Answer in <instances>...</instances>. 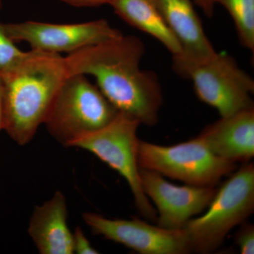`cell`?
I'll use <instances>...</instances> for the list:
<instances>
[{
  "label": "cell",
  "mask_w": 254,
  "mask_h": 254,
  "mask_svg": "<svg viewBox=\"0 0 254 254\" xmlns=\"http://www.w3.org/2000/svg\"><path fill=\"white\" fill-rule=\"evenodd\" d=\"M214 4L223 6L230 14L240 43L254 51V0H213Z\"/></svg>",
  "instance_id": "cell-15"
},
{
  "label": "cell",
  "mask_w": 254,
  "mask_h": 254,
  "mask_svg": "<svg viewBox=\"0 0 254 254\" xmlns=\"http://www.w3.org/2000/svg\"><path fill=\"white\" fill-rule=\"evenodd\" d=\"M141 186L158 210L157 225L169 230H182L189 220L208 208L215 187L177 186L153 170L140 168Z\"/></svg>",
  "instance_id": "cell-10"
},
{
  "label": "cell",
  "mask_w": 254,
  "mask_h": 254,
  "mask_svg": "<svg viewBox=\"0 0 254 254\" xmlns=\"http://www.w3.org/2000/svg\"><path fill=\"white\" fill-rule=\"evenodd\" d=\"M74 7H95L111 4L113 0H60Z\"/></svg>",
  "instance_id": "cell-19"
},
{
  "label": "cell",
  "mask_w": 254,
  "mask_h": 254,
  "mask_svg": "<svg viewBox=\"0 0 254 254\" xmlns=\"http://www.w3.org/2000/svg\"><path fill=\"white\" fill-rule=\"evenodd\" d=\"M68 76L64 57L31 50L0 72L4 127L11 139L24 145L44 124L52 103Z\"/></svg>",
  "instance_id": "cell-2"
},
{
  "label": "cell",
  "mask_w": 254,
  "mask_h": 254,
  "mask_svg": "<svg viewBox=\"0 0 254 254\" xmlns=\"http://www.w3.org/2000/svg\"><path fill=\"white\" fill-rule=\"evenodd\" d=\"M140 124L119 113L116 118L98 131L73 142L69 147L88 150L118 172L130 187L137 210L147 220L156 221L157 213L143 192L138 161Z\"/></svg>",
  "instance_id": "cell-7"
},
{
  "label": "cell",
  "mask_w": 254,
  "mask_h": 254,
  "mask_svg": "<svg viewBox=\"0 0 254 254\" xmlns=\"http://www.w3.org/2000/svg\"><path fill=\"white\" fill-rule=\"evenodd\" d=\"M198 136L219 158L235 163L250 162L254 156V108L222 117Z\"/></svg>",
  "instance_id": "cell-11"
},
{
  "label": "cell",
  "mask_w": 254,
  "mask_h": 254,
  "mask_svg": "<svg viewBox=\"0 0 254 254\" xmlns=\"http://www.w3.org/2000/svg\"><path fill=\"white\" fill-rule=\"evenodd\" d=\"M199 218L190 219L184 230L190 252L208 254L216 250L234 227L254 213V166L248 162L224 182Z\"/></svg>",
  "instance_id": "cell-3"
},
{
  "label": "cell",
  "mask_w": 254,
  "mask_h": 254,
  "mask_svg": "<svg viewBox=\"0 0 254 254\" xmlns=\"http://www.w3.org/2000/svg\"><path fill=\"white\" fill-rule=\"evenodd\" d=\"M145 46L139 38L120 35L65 57L68 75H91L120 113L140 125L155 126L163 104L156 75L140 67Z\"/></svg>",
  "instance_id": "cell-1"
},
{
  "label": "cell",
  "mask_w": 254,
  "mask_h": 254,
  "mask_svg": "<svg viewBox=\"0 0 254 254\" xmlns=\"http://www.w3.org/2000/svg\"><path fill=\"white\" fill-rule=\"evenodd\" d=\"M4 127V108H3V93L1 86V78H0V131L3 130Z\"/></svg>",
  "instance_id": "cell-21"
},
{
  "label": "cell",
  "mask_w": 254,
  "mask_h": 254,
  "mask_svg": "<svg viewBox=\"0 0 254 254\" xmlns=\"http://www.w3.org/2000/svg\"><path fill=\"white\" fill-rule=\"evenodd\" d=\"M11 41L26 42L31 50L68 54L123 34L105 19L72 24L25 21L2 23Z\"/></svg>",
  "instance_id": "cell-8"
},
{
  "label": "cell",
  "mask_w": 254,
  "mask_h": 254,
  "mask_svg": "<svg viewBox=\"0 0 254 254\" xmlns=\"http://www.w3.org/2000/svg\"><path fill=\"white\" fill-rule=\"evenodd\" d=\"M240 230L235 236V244L242 254L254 253V227L247 222L241 224Z\"/></svg>",
  "instance_id": "cell-17"
},
{
  "label": "cell",
  "mask_w": 254,
  "mask_h": 254,
  "mask_svg": "<svg viewBox=\"0 0 254 254\" xmlns=\"http://www.w3.org/2000/svg\"><path fill=\"white\" fill-rule=\"evenodd\" d=\"M115 14L130 26L158 40L174 55L182 48L159 11L154 0H113Z\"/></svg>",
  "instance_id": "cell-14"
},
{
  "label": "cell",
  "mask_w": 254,
  "mask_h": 254,
  "mask_svg": "<svg viewBox=\"0 0 254 254\" xmlns=\"http://www.w3.org/2000/svg\"><path fill=\"white\" fill-rule=\"evenodd\" d=\"M2 8V0H0V10Z\"/></svg>",
  "instance_id": "cell-22"
},
{
  "label": "cell",
  "mask_w": 254,
  "mask_h": 254,
  "mask_svg": "<svg viewBox=\"0 0 254 254\" xmlns=\"http://www.w3.org/2000/svg\"><path fill=\"white\" fill-rule=\"evenodd\" d=\"M67 217L66 198L60 191L35 207L28 232L40 254H73V234L68 227Z\"/></svg>",
  "instance_id": "cell-13"
},
{
  "label": "cell",
  "mask_w": 254,
  "mask_h": 254,
  "mask_svg": "<svg viewBox=\"0 0 254 254\" xmlns=\"http://www.w3.org/2000/svg\"><path fill=\"white\" fill-rule=\"evenodd\" d=\"M120 112L83 74L68 75L57 93L44 124L65 146L106 127Z\"/></svg>",
  "instance_id": "cell-4"
},
{
  "label": "cell",
  "mask_w": 254,
  "mask_h": 254,
  "mask_svg": "<svg viewBox=\"0 0 254 254\" xmlns=\"http://www.w3.org/2000/svg\"><path fill=\"white\" fill-rule=\"evenodd\" d=\"M83 219L95 235L121 244L141 254L190 253V242L184 229L169 230L134 218L108 219L85 213Z\"/></svg>",
  "instance_id": "cell-9"
},
{
  "label": "cell",
  "mask_w": 254,
  "mask_h": 254,
  "mask_svg": "<svg viewBox=\"0 0 254 254\" xmlns=\"http://www.w3.org/2000/svg\"><path fill=\"white\" fill-rule=\"evenodd\" d=\"M173 67L193 83L198 98L218 110L221 118L254 108L253 78L230 55L217 53L199 61L173 57Z\"/></svg>",
  "instance_id": "cell-5"
},
{
  "label": "cell",
  "mask_w": 254,
  "mask_h": 254,
  "mask_svg": "<svg viewBox=\"0 0 254 254\" xmlns=\"http://www.w3.org/2000/svg\"><path fill=\"white\" fill-rule=\"evenodd\" d=\"M73 253L78 254H99L98 250L93 248L88 238L80 227H76L73 233Z\"/></svg>",
  "instance_id": "cell-18"
},
{
  "label": "cell",
  "mask_w": 254,
  "mask_h": 254,
  "mask_svg": "<svg viewBox=\"0 0 254 254\" xmlns=\"http://www.w3.org/2000/svg\"><path fill=\"white\" fill-rule=\"evenodd\" d=\"M26 52L21 51L15 46L14 42L6 34L0 22V72L15 64L24 56Z\"/></svg>",
  "instance_id": "cell-16"
},
{
  "label": "cell",
  "mask_w": 254,
  "mask_h": 254,
  "mask_svg": "<svg viewBox=\"0 0 254 254\" xmlns=\"http://www.w3.org/2000/svg\"><path fill=\"white\" fill-rule=\"evenodd\" d=\"M154 1L165 23L181 46L182 53L173 57L199 61L216 55L217 52L205 34L191 0Z\"/></svg>",
  "instance_id": "cell-12"
},
{
  "label": "cell",
  "mask_w": 254,
  "mask_h": 254,
  "mask_svg": "<svg viewBox=\"0 0 254 254\" xmlns=\"http://www.w3.org/2000/svg\"><path fill=\"white\" fill-rule=\"evenodd\" d=\"M193 1L203 10L206 16L208 17L213 16L215 6L213 0H193Z\"/></svg>",
  "instance_id": "cell-20"
},
{
  "label": "cell",
  "mask_w": 254,
  "mask_h": 254,
  "mask_svg": "<svg viewBox=\"0 0 254 254\" xmlns=\"http://www.w3.org/2000/svg\"><path fill=\"white\" fill-rule=\"evenodd\" d=\"M138 161L140 168L197 187H215L237 166L214 155L198 136L167 146L140 141Z\"/></svg>",
  "instance_id": "cell-6"
}]
</instances>
